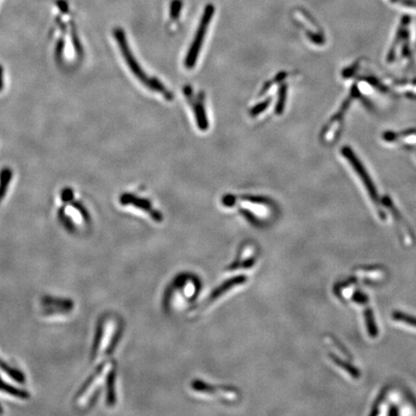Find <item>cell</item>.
Returning <instances> with one entry per match:
<instances>
[{
  "instance_id": "cell-1",
  "label": "cell",
  "mask_w": 416,
  "mask_h": 416,
  "mask_svg": "<svg viewBox=\"0 0 416 416\" xmlns=\"http://www.w3.org/2000/svg\"><path fill=\"white\" fill-rule=\"evenodd\" d=\"M113 36H114L115 41L117 42V44L119 46L121 55L124 58L126 64L130 67V71L132 72V74L135 75V77L139 79L145 86L148 87L149 89L163 94L167 100H171L172 94L163 86V84L160 83L157 79H155V78H149L148 75L144 73L141 66L139 65L137 60L135 59L132 51L130 50L124 30H122L120 27L114 28Z\"/></svg>"
},
{
  "instance_id": "cell-2",
  "label": "cell",
  "mask_w": 416,
  "mask_h": 416,
  "mask_svg": "<svg viewBox=\"0 0 416 416\" xmlns=\"http://www.w3.org/2000/svg\"><path fill=\"white\" fill-rule=\"evenodd\" d=\"M213 13H214V9H213L212 6H207L206 9L204 11V16H203L202 20L200 22V26L197 30L194 41H193L192 45L190 46L187 56H186V59H185V65L189 69L193 68L195 64H196V62H197L200 50H201L202 46L204 44L206 30H207V27L209 26V23H210L211 19H212Z\"/></svg>"
},
{
  "instance_id": "cell-3",
  "label": "cell",
  "mask_w": 416,
  "mask_h": 416,
  "mask_svg": "<svg viewBox=\"0 0 416 416\" xmlns=\"http://www.w3.org/2000/svg\"><path fill=\"white\" fill-rule=\"evenodd\" d=\"M120 203L122 204H132L136 207H139L140 209L148 211L154 220H157V221L161 220V215L156 211L152 210L151 205L147 200L140 199V198L135 197L134 195L124 194L120 197Z\"/></svg>"
},
{
  "instance_id": "cell-4",
  "label": "cell",
  "mask_w": 416,
  "mask_h": 416,
  "mask_svg": "<svg viewBox=\"0 0 416 416\" xmlns=\"http://www.w3.org/2000/svg\"><path fill=\"white\" fill-rule=\"evenodd\" d=\"M245 281H246V278H245V277H243V276H241V277H235L234 278H232V279L228 280L226 283H223L221 286L218 287L215 291H213L211 296L209 297V299L206 300V302H205V304H204V306H206V305L211 304L213 302H215V300L218 299L219 297L223 295L225 292H227V291L230 290V289H232L233 287L237 286L238 284L244 283Z\"/></svg>"
},
{
  "instance_id": "cell-5",
  "label": "cell",
  "mask_w": 416,
  "mask_h": 416,
  "mask_svg": "<svg viewBox=\"0 0 416 416\" xmlns=\"http://www.w3.org/2000/svg\"><path fill=\"white\" fill-rule=\"evenodd\" d=\"M12 171L10 169H3L0 173V203L2 199L5 197L6 191L8 189L10 181L12 179Z\"/></svg>"
},
{
  "instance_id": "cell-6",
  "label": "cell",
  "mask_w": 416,
  "mask_h": 416,
  "mask_svg": "<svg viewBox=\"0 0 416 416\" xmlns=\"http://www.w3.org/2000/svg\"><path fill=\"white\" fill-rule=\"evenodd\" d=\"M0 390H1V391H4V392H6V393H9L11 395H14V396H16V397H28L27 392L22 391V390H20V389H16V388H13V387H11L9 385H7L6 382H4L1 379H0Z\"/></svg>"
},
{
  "instance_id": "cell-7",
  "label": "cell",
  "mask_w": 416,
  "mask_h": 416,
  "mask_svg": "<svg viewBox=\"0 0 416 416\" xmlns=\"http://www.w3.org/2000/svg\"><path fill=\"white\" fill-rule=\"evenodd\" d=\"M115 376L114 373H111L108 378V393H107V403L109 405H113L115 403Z\"/></svg>"
},
{
  "instance_id": "cell-8",
  "label": "cell",
  "mask_w": 416,
  "mask_h": 416,
  "mask_svg": "<svg viewBox=\"0 0 416 416\" xmlns=\"http://www.w3.org/2000/svg\"><path fill=\"white\" fill-rule=\"evenodd\" d=\"M73 191L71 189H66L65 191L62 193V199L64 202H69L73 199Z\"/></svg>"
},
{
  "instance_id": "cell-9",
  "label": "cell",
  "mask_w": 416,
  "mask_h": 416,
  "mask_svg": "<svg viewBox=\"0 0 416 416\" xmlns=\"http://www.w3.org/2000/svg\"><path fill=\"white\" fill-rule=\"evenodd\" d=\"M399 319H400V320H403V321H406V322H408V324H410V325L416 326L415 319H412V318H409V317H401V315L399 316Z\"/></svg>"
},
{
  "instance_id": "cell-10",
  "label": "cell",
  "mask_w": 416,
  "mask_h": 416,
  "mask_svg": "<svg viewBox=\"0 0 416 416\" xmlns=\"http://www.w3.org/2000/svg\"><path fill=\"white\" fill-rule=\"evenodd\" d=\"M3 89V68L0 66V91Z\"/></svg>"
},
{
  "instance_id": "cell-11",
  "label": "cell",
  "mask_w": 416,
  "mask_h": 416,
  "mask_svg": "<svg viewBox=\"0 0 416 416\" xmlns=\"http://www.w3.org/2000/svg\"><path fill=\"white\" fill-rule=\"evenodd\" d=\"M1 411H2V409H1V406H0V412H1Z\"/></svg>"
}]
</instances>
